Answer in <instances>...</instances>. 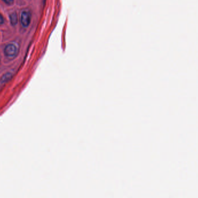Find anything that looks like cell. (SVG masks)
Segmentation results:
<instances>
[{
  "label": "cell",
  "instance_id": "6",
  "mask_svg": "<svg viewBox=\"0 0 198 198\" xmlns=\"http://www.w3.org/2000/svg\"><path fill=\"white\" fill-rule=\"evenodd\" d=\"M4 18L2 17V16L0 14V25H2L3 24V23H4Z\"/></svg>",
  "mask_w": 198,
  "mask_h": 198
},
{
  "label": "cell",
  "instance_id": "4",
  "mask_svg": "<svg viewBox=\"0 0 198 198\" xmlns=\"http://www.w3.org/2000/svg\"><path fill=\"white\" fill-rule=\"evenodd\" d=\"M2 1L4 2L5 3H6L7 5H9L13 4V3L14 2V0H2Z\"/></svg>",
  "mask_w": 198,
  "mask_h": 198
},
{
  "label": "cell",
  "instance_id": "1",
  "mask_svg": "<svg viewBox=\"0 0 198 198\" xmlns=\"http://www.w3.org/2000/svg\"><path fill=\"white\" fill-rule=\"evenodd\" d=\"M31 21V14L28 11H23L20 16V22L23 26L26 27L28 26Z\"/></svg>",
  "mask_w": 198,
  "mask_h": 198
},
{
  "label": "cell",
  "instance_id": "5",
  "mask_svg": "<svg viewBox=\"0 0 198 198\" xmlns=\"http://www.w3.org/2000/svg\"><path fill=\"white\" fill-rule=\"evenodd\" d=\"M11 75L10 74H5L3 77V78H2V80H3V81H5L6 80H8L9 79V76H11Z\"/></svg>",
  "mask_w": 198,
  "mask_h": 198
},
{
  "label": "cell",
  "instance_id": "3",
  "mask_svg": "<svg viewBox=\"0 0 198 198\" xmlns=\"http://www.w3.org/2000/svg\"><path fill=\"white\" fill-rule=\"evenodd\" d=\"M10 20L12 25H16L18 22V16L16 13H13L10 15Z\"/></svg>",
  "mask_w": 198,
  "mask_h": 198
},
{
  "label": "cell",
  "instance_id": "2",
  "mask_svg": "<svg viewBox=\"0 0 198 198\" xmlns=\"http://www.w3.org/2000/svg\"><path fill=\"white\" fill-rule=\"evenodd\" d=\"M4 54L6 56L9 57L14 56L17 54V48L15 45L10 44L6 45L4 49Z\"/></svg>",
  "mask_w": 198,
  "mask_h": 198
}]
</instances>
